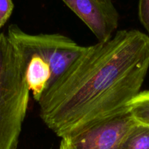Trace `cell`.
<instances>
[{
    "label": "cell",
    "instance_id": "cell-1",
    "mask_svg": "<svg viewBox=\"0 0 149 149\" xmlns=\"http://www.w3.org/2000/svg\"><path fill=\"white\" fill-rule=\"evenodd\" d=\"M149 68V36L118 31L86 46L38 102L44 123L61 138L127 110Z\"/></svg>",
    "mask_w": 149,
    "mask_h": 149
},
{
    "label": "cell",
    "instance_id": "cell-9",
    "mask_svg": "<svg viewBox=\"0 0 149 149\" xmlns=\"http://www.w3.org/2000/svg\"><path fill=\"white\" fill-rule=\"evenodd\" d=\"M14 9L13 0H0V29L11 16Z\"/></svg>",
    "mask_w": 149,
    "mask_h": 149
},
{
    "label": "cell",
    "instance_id": "cell-4",
    "mask_svg": "<svg viewBox=\"0 0 149 149\" xmlns=\"http://www.w3.org/2000/svg\"><path fill=\"white\" fill-rule=\"evenodd\" d=\"M136 120L127 110L61 138L59 149H121Z\"/></svg>",
    "mask_w": 149,
    "mask_h": 149
},
{
    "label": "cell",
    "instance_id": "cell-8",
    "mask_svg": "<svg viewBox=\"0 0 149 149\" xmlns=\"http://www.w3.org/2000/svg\"><path fill=\"white\" fill-rule=\"evenodd\" d=\"M127 109L137 122L149 126V90L140 92L128 104Z\"/></svg>",
    "mask_w": 149,
    "mask_h": 149
},
{
    "label": "cell",
    "instance_id": "cell-2",
    "mask_svg": "<svg viewBox=\"0 0 149 149\" xmlns=\"http://www.w3.org/2000/svg\"><path fill=\"white\" fill-rule=\"evenodd\" d=\"M29 97L26 65L8 36L0 32V149H17Z\"/></svg>",
    "mask_w": 149,
    "mask_h": 149
},
{
    "label": "cell",
    "instance_id": "cell-6",
    "mask_svg": "<svg viewBox=\"0 0 149 149\" xmlns=\"http://www.w3.org/2000/svg\"><path fill=\"white\" fill-rule=\"evenodd\" d=\"M20 57L26 65V78L28 86L33 98L38 103L50 82L51 68L45 60L37 55H31L26 58L20 55Z\"/></svg>",
    "mask_w": 149,
    "mask_h": 149
},
{
    "label": "cell",
    "instance_id": "cell-7",
    "mask_svg": "<svg viewBox=\"0 0 149 149\" xmlns=\"http://www.w3.org/2000/svg\"><path fill=\"white\" fill-rule=\"evenodd\" d=\"M121 149H149V126L135 122L125 137Z\"/></svg>",
    "mask_w": 149,
    "mask_h": 149
},
{
    "label": "cell",
    "instance_id": "cell-5",
    "mask_svg": "<svg viewBox=\"0 0 149 149\" xmlns=\"http://www.w3.org/2000/svg\"><path fill=\"white\" fill-rule=\"evenodd\" d=\"M90 29L98 42L116 32L119 15L112 0H62Z\"/></svg>",
    "mask_w": 149,
    "mask_h": 149
},
{
    "label": "cell",
    "instance_id": "cell-3",
    "mask_svg": "<svg viewBox=\"0 0 149 149\" xmlns=\"http://www.w3.org/2000/svg\"><path fill=\"white\" fill-rule=\"evenodd\" d=\"M7 35L22 57L37 55L49 64L52 77L47 89L67 71L86 48L65 35L32 34L15 24L9 26Z\"/></svg>",
    "mask_w": 149,
    "mask_h": 149
},
{
    "label": "cell",
    "instance_id": "cell-10",
    "mask_svg": "<svg viewBox=\"0 0 149 149\" xmlns=\"http://www.w3.org/2000/svg\"><path fill=\"white\" fill-rule=\"evenodd\" d=\"M138 15L141 23L149 33V0H139Z\"/></svg>",
    "mask_w": 149,
    "mask_h": 149
}]
</instances>
